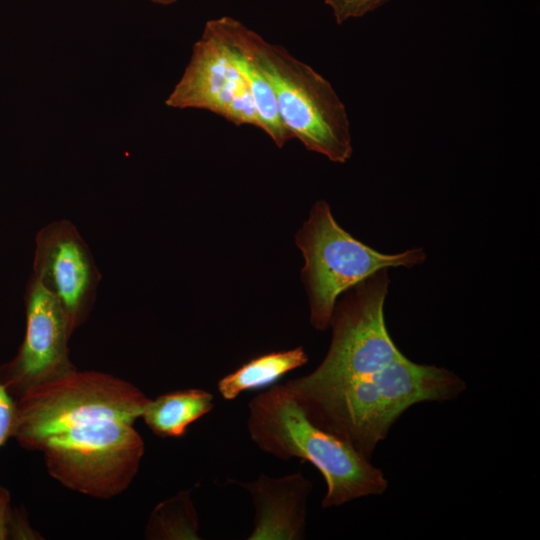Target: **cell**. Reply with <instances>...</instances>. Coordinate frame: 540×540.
<instances>
[{
	"mask_svg": "<svg viewBox=\"0 0 540 540\" xmlns=\"http://www.w3.org/2000/svg\"><path fill=\"white\" fill-rule=\"evenodd\" d=\"M465 390V381L453 371L402 354L365 377L300 395L290 392L312 423L370 459L412 405L454 400Z\"/></svg>",
	"mask_w": 540,
	"mask_h": 540,
	"instance_id": "1",
	"label": "cell"
},
{
	"mask_svg": "<svg viewBox=\"0 0 540 540\" xmlns=\"http://www.w3.org/2000/svg\"><path fill=\"white\" fill-rule=\"evenodd\" d=\"M206 25L266 78L281 122L292 138L336 163L351 157L345 106L324 77L232 17L212 19Z\"/></svg>",
	"mask_w": 540,
	"mask_h": 540,
	"instance_id": "2",
	"label": "cell"
},
{
	"mask_svg": "<svg viewBox=\"0 0 540 540\" xmlns=\"http://www.w3.org/2000/svg\"><path fill=\"white\" fill-rule=\"evenodd\" d=\"M248 408L247 429L260 450L283 460L308 461L322 474L326 483L323 508L387 490L384 472L348 443L312 423L284 383L253 397Z\"/></svg>",
	"mask_w": 540,
	"mask_h": 540,
	"instance_id": "3",
	"label": "cell"
},
{
	"mask_svg": "<svg viewBox=\"0 0 540 540\" xmlns=\"http://www.w3.org/2000/svg\"><path fill=\"white\" fill-rule=\"evenodd\" d=\"M150 399L133 384L99 371L75 370L15 399L11 438L38 451L49 437L92 420L134 423Z\"/></svg>",
	"mask_w": 540,
	"mask_h": 540,
	"instance_id": "4",
	"label": "cell"
},
{
	"mask_svg": "<svg viewBox=\"0 0 540 540\" xmlns=\"http://www.w3.org/2000/svg\"><path fill=\"white\" fill-rule=\"evenodd\" d=\"M296 244L305 260L302 280L309 297L310 323L319 331L330 326L340 294L382 269L412 268L426 259L422 248L384 254L362 243L338 225L324 200L311 208Z\"/></svg>",
	"mask_w": 540,
	"mask_h": 540,
	"instance_id": "5",
	"label": "cell"
},
{
	"mask_svg": "<svg viewBox=\"0 0 540 540\" xmlns=\"http://www.w3.org/2000/svg\"><path fill=\"white\" fill-rule=\"evenodd\" d=\"M389 282L387 269H382L346 291L335 305L330 321L332 339L322 362L311 373L284 382L294 395L365 377L403 354L384 318Z\"/></svg>",
	"mask_w": 540,
	"mask_h": 540,
	"instance_id": "6",
	"label": "cell"
},
{
	"mask_svg": "<svg viewBox=\"0 0 540 540\" xmlns=\"http://www.w3.org/2000/svg\"><path fill=\"white\" fill-rule=\"evenodd\" d=\"M47 471L64 487L97 499L123 493L145 452L134 423L92 420L47 438L39 447Z\"/></svg>",
	"mask_w": 540,
	"mask_h": 540,
	"instance_id": "7",
	"label": "cell"
},
{
	"mask_svg": "<svg viewBox=\"0 0 540 540\" xmlns=\"http://www.w3.org/2000/svg\"><path fill=\"white\" fill-rule=\"evenodd\" d=\"M165 104L204 109L236 126L261 128L240 58L207 25Z\"/></svg>",
	"mask_w": 540,
	"mask_h": 540,
	"instance_id": "8",
	"label": "cell"
},
{
	"mask_svg": "<svg viewBox=\"0 0 540 540\" xmlns=\"http://www.w3.org/2000/svg\"><path fill=\"white\" fill-rule=\"evenodd\" d=\"M33 276L59 304L69 332L88 318L101 275L88 245L68 220L53 221L36 235Z\"/></svg>",
	"mask_w": 540,
	"mask_h": 540,
	"instance_id": "9",
	"label": "cell"
},
{
	"mask_svg": "<svg viewBox=\"0 0 540 540\" xmlns=\"http://www.w3.org/2000/svg\"><path fill=\"white\" fill-rule=\"evenodd\" d=\"M26 331L17 355L0 366V381L17 399L28 390L69 374L71 336L55 298L32 276L26 292Z\"/></svg>",
	"mask_w": 540,
	"mask_h": 540,
	"instance_id": "10",
	"label": "cell"
},
{
	"mask_svg": "<svg viewBox=\"0 0 540 540\" xmlns=\"http://www.w3.org/2000/svg\"><path fill=\"white\" fill-rule=\"evenodd\" d=\"M236 483L249 492L255 509L247 540L305 538L307 501L313 483L301 471L279 478L260 473L254 481Z\"/></svg>",
	"mask_w": 540,
	"mask_h": 540,
	"instance_id": "11",
	"label": "cell"
},
{
	"mask_svg": "<svg viewBox=\"0 0 540 540\" xmlns=\"http://www.w3.org/2000/svg\"><path fill=\"white\" fill-rule=\"evenodd\" d=\"M214 407L213 396L202 389L172 391L150 399L141 418L160 437H181L189 425Z\"/></svg>",
	"mask_w": 540,
	"mask_h": 540,
	"instance_id": "12",
	"label": "cell"
},
{
	"mask_svg": "<svg viewBox=\"0 0 540 540\" xmlns=\"http://www.w3.org/2000/svg\"><path fill=\"white\" fill-rule=\"evenodd\" d=\"M307 361L302 346L263 354L221 378L217 388L225 400L231 401L244 391L275 384L282 376L305 365Z\"/></svg>",
	"mask_w": 540,
	"mask_h": 540,
	"instance_id": "13",
	"label": "cell"
},
{
	"mask_svg": "<svg viewBox=\"0 0 540 540\" xmlns=\"http://www.w3.org/2000/svg\"><path fill=\"white\" fill-rule=\"evenodd\" d=\"M191 491V489L182 490L154 508L145 529L147 539H200L199 518L191 498Z\"/></svg>",
	"mask_w": 540,
	"mask_h": 540,
	"instance_id": "14",
	"label": "cell"
},
{
	"mask_svg": "<svg viewBox=\"0 0 540 540\" xmlns=\"http://www.w3.org/2000/svg\"><path fill=\"white\" fill-rule=\"evenodd\" d=\"M390 0H325L335 17L337 24H342L348 19L363 17Z\"/></svg>",
	"mask_w": 540,
	"mask_h": 540,
	"instance_id": "15",
	"label": "cell"
},
{
	"mask_svg": "<svg viewBox=\"0 0 540 540\" xmlns=\"http://www.w3.org/2000/svg\"><path fill=\"white\" fill-rule=\"evenodd\" d=\"M15 420V399L0 381V447L11 438Z\"/></svg>",
	"mask_w": 540,
	"mask_h": 540,
	"instance_id": "16",
	"label": "cell"
},
{
	"mask_svg": "<svg viewBox=\"0 0 540 540\" xmlns=\"http://www.w3.org/2000/svg\"><path fill=\"white\" fill-rule=\"evenodd\" d=\"M9 539H42V537L30 526L26 515L13 508Z\"/></svg>",
	"mask_w": 540,
	"mask_h": 540,
	"instance_id": "17",
	"label": "cell"
},
{
	"mask_svg": "<svg viewBox=\"0 0 540 540\" xmlns=\"http://www.w3.org/2000/svg\"><path fill=\"white\" fill-rule=\"evenodd\" d=\"M12 512L10 493L0 485V540L9 539Z\"/></svg>",
	"mask_w": 540,
	"mask_h": 540,
	"instance_id": "18",
	"label": "cell"
},
{
	"mask_svg": "<svg viewBox=\"0 0 540 540\" xmlns=\"http://www.w3.org/2000/svg\"><path fill=\"white\" fill-rule=\"evenodd\" d=\"M154 3L161 4V5H171L175 3L177 0H151Z\"/></svg>",
	"mask_w": 540,
	"mask_h": 540,
	"instance_id": "19",
	"label": "cell"
}]
</instances>
